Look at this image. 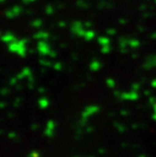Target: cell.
<instances>
[{"label":"cell","instance_id":"cell-1","mask_svg":"<svg viewBox=\"0 0 156 157\" xmlns=\"http://www.w3.org/2000/svg\"><path fill=\"white\" fill-rule=\"evenodd\" d=\"M98 111H99V108H97V106H94V105L88 106V108L82 113V119H81V122H80V127L85 128L86 123H87V120H88L89 117L94 115V113H98Z\"/></svg>","mask_w":156,"mask_h":157},{"label":"cell","instance_id":"cell-2","mask_svg":"<svg viewBox=\"0 0 156 157\" xmlns=\"http://www.w3.org/2000/svg\"><path fill=\"white\" fill-rule=\"evenodd\" d=\"M55 130H56V124L54 121H49L47 123V126H46V129H45V135L51 138V137L54 136L55 134Z\"/></svg>","mask_w":156,"mask_h":157},{"label":"cell","instance_id":"cell-3","mask_svg":"<svg viewBox=\"0 0 156 157\" xmlns=\"http://www.w3.org/2000/svg\"><path fill=\"white\" fill-rule=\"evenodd\" d=\"M114 126H115V128H116V130L119 132V133H124V132H126L127 131V128L124 126V125H122V124H120V123H115L114 124Z\"/></svg>","mask_w":156,"mask_h":157},{"label":"cell","instance_id":"cell-4","mask_svg":"<svg viewBox=\"0 0 156 157\" xmlns=\"http://www.w3.org/2000/svg\"><path fill=\"white\" fill-rule=\"evenodd\" d=\"M85 131L87 133H92L94 131V128L92 126H87V127H85Z\"/></svg>","mask_w":156,"mask_h":157},{"label":"cell","instance_id":"cell-5","mask_svg":"<svg viewBox=\"0 0 156 157\" xmlns=\"http://www.w3.org/2000/svg\"><path fill=\"white\" fill-rule=\"evenodd\" d=\"M29 157H40V153L38 151H32L29 153Z\"/></svg>","mask_w":156,"mask_h":157},{"label":"cell","instance_id":"cell-6","mask_svg":"<svg viewBox=\"0 0 156 157\" xmlns=\"http://www.w3.org/2000/svg\"><path fill=\"white\" fill-rule=\"evenodd\" d=\"M97 152L99 153V154H105V153L107 152V151H105V148H101V149H98V151H97Z\"/></svg>","mask_w":156,"mask_h":157},{"label":"cell","instance_id":"cell-7","mask_svg":"<svg viewBox=\"0 0 156 157\" xmlns=\"http://www.w3.org/2000/svg\"><path fill=\"white\" fill-rule=\"evenodd\" d=\"M152 118H153V120H155V121H156V105L154 106V113H153V117H152Z\"/></svg>","mask_w":156,"mask_h":157},{"label":"cell","instance_id":"cell-8","mask_svg":"<svg viewBox=\"0 0 156 157\" xmlns=\"http://www.w3.org/2000/svg\"><path fill=\"white\" fill-rule=\"evenodd\" d=\"M138 157H148V156L146 155V154H140V155H139Z\"/></svg>","mask_w":156,"mask_h":157},{"label":"cell","instance_id":"cell-9","mask_svg":"<svg viewBox=\"0 0 156 157\" xmlns=\"http://www.w3.org/2000/svg\"><path fill=\"white\" fill-rule=\"evenodd\" d=\"M76 157H79V156H76Z\"/></svg>","mask_w":156,"mask_h":157}]
</instances>
